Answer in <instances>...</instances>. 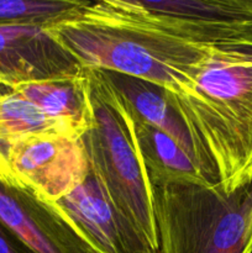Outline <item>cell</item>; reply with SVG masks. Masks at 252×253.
Returning a JSON list of instances; mask_svg holds the SVG:
<instances>
[{"label":"cell","mask_w":252,"mask_h":253,"mask_svg":"<svg viewBox=\"0 0 252 253\" xmlns=\"http://www.w3.org/2000/svg\"><path fill=\"white\" fill-rule=\"evenodd\" d=\"M157 253H252V190L217 184L150 185Z\"/></svg>","instance_id":"cell-4"},{"label":"cell","mask_w":252,"mask_h":253,"mask_svg":"<svg viewBox=\"0 0 252 253\" xmlns=\"http://www.w3.org/2000/svg\"><path fill=\"white\" fill-rule=\"evenodd\" d=\"M83 242L100 253H157L109 199L95 175L88 174L54 203Z\"/></svg>","instance_id":"cell-6"},{"label":"cell","mask_w":252,"mask_h":253,"mask_svg":"<svg viewBox=\"0 0 252 253\" xmlns=\"http://www.w3.org/2000/svg\"><path fill=\"white\" fill-rule=\"evenodd\" d=\"M166 93L203 177L227 194L251 183L252 74L236 39L211 47L190 90Z\"/></svg>","instance_id":"cell-2"},{"label":"cell","mask_w":252,"mask_h":253,"mask_svg":"<svg viewBox=\"0 0 252 253\" xmlns=\"http://www.w3.org/2000/svg\"><path fill=\"white\" fill-rule=\"evenodd\" d=\"M47 31L83 68L127 74L172 94L190 90L211 47L232 39L142 0L83 1Z\"/></svg>","instance_id":"cell-1"},{"label":"cell","mask_w":252,"mask_h":253,"mask_svg":"<svg viewBox=\"0 0 252 253\" xmlns=\"http://www.w3.org/2000/svg\"><path fill=\"white\" fill-rule=\"evenodd\" d=\"M82 2L83 0H0V25L49 26L71 15Z\"/></svg>","instance_id":"cell-14"},{"label":"cell","mask_w":252,"mask_h":253,"mask_svg":"<svg viewBox=\"0 0 252 253\" xmlns=\"http://www.w3.org/2000/svg\"><path fill=\"white\" fill-rule=\"evenodd\" d=\"M0 221L35 253H85L54 204L0 179Z\"/></svg>","instance_id":"cell-8"},{"label":"cell","mask_w":252,"mask_h":253,"mask_svg":"<svg viewBox=\"0 0 252 253\" xmlns=\"http://www.w3.org/2000/svg\"><path fill=\"white\" fill-rule=\"evenodd\" d=\"M7 90H10V89H7V88H5V86L0 85V94L5 93V91H7Z\"/></svg>","instance_id":"cell-19"},{"label":"cell","mask_w":252,"mask_h":253,"mask_svg":"<svg viewBox=\"0 0 252 253\" xmlns=\"http://www.w3.org/2000/svg\"><path fill=\"white\" fill-rule=\"evenodd\" d=\"M147 9L180 17L231 37L252 31V0H142Z\"/></svg>","instance_id":"cell-12"},{"label":"cell","mask_w":252,"mask_h":253,"mask_svg":"<svg viewBox=\"0 0 252 253\" xmlns=\"http://www.w3.org/2000/svg\"><path fill=\"white\" fill-rule=\"evenodd\" d=\"M236 43L246 61L247 67L252 74V31L241 35L236 39Z\"/></svg>","instance_id":"cell-16"},{"label":"cell","mask_w":252,"mask_h":253,"mask_svg":"<svg viewBox=\"0 0 252 253\" xmlns=\"http://www.w3.org/2000/svg\"><path fill=\"white\" fill-rule=\"evenodd\" d=\"M250 184H251V190H252V182H251V183H250Z\"/></svg>","instance_id":"cell-20"},{"label":"cell","mask_w":252,"mask_h":253,"mask_svg":"<svg viewBox=\"0 0 252 253\" xmlns=\"http://www.w3.org/2000/svg\"><path fill=\"white\" fill-rule=\"evenodd\" d=\"M31 135H61L81 138L76 128L46 115L34 103L7 90L0 94V143Z\"/></svg>","instance_id":"cell-13"},{"label":"cell","mask_w":252,"mask_h":253,"mask_svg":"<svg viewBox=\"0 0 252 253\" xmlns=\"http://www.w3.org/2000/svg\"><path fill=\"white\" fill-rule=\"evenodd\" d=\"M2 182L54 204L73 190L89 172L81 138L31 135L0 143Z\"/></svg>","instance_id":"cell-5"},{"label":"cell","mask_w":252,"mask_h":253,"mask_svg":"<svg viewBox=\"0 0 252 253\" xmlns=\"http://www.w3.org/2000/svg\"><path fill=\"white\" fill-rule=\"evenodd\" d=\"M100 71L111 86L125 99L136 118L167 133L195 161L189 136L180 119L168 103L166 89L127 74Z\"/></svg>","instance_id":"cell-10"},{"label":"cell","mask_w":252,"mask_h":253,"mask_svg":"<svg viewBox=\"0 0 252 253\" xmlns=\"http://www.w3.org/2000/svg\"><path fill=\"white\" fill-rule=\"evenodd\" d=\"M11 90L34 103L46 115L69 124L81 137L90 125L86 69L81 76L21 84Z\"/></svg>","instance_id":"cell-11"},{"label":"cell","mask_w":252,"mask_h":253,"mask_svg":"<svg viewBox=\"0 0 252 253\" xmlns=\"http://www.w3.org/2000/svg\"><path fill=\"white\" fill-rule=\"evenodd\" d=\"M85 69L91 118L81 141L89 169L116 209L157 252L152 193L136 145L133 113L100 69Z\"/></svg>","instance_id":"cell-3"},{"label":"cell","mask_w":252,"mask_h":253,"mask_svg":"<svg viewBox=\"0 0 252 253\" xmlns=\"http://www.w3.org/2000/svg\"><path fill=\"white\" fill-rule=\"evenodd\" d=\"M85 68L37 24L0 25V85L81 76Z\"/></svg>","instance_id":"cell-7"},{"label":"cell","mask_w":252,"mask_h":253,"mask_svg":"<svg viewBox=\"0 0 252 253\" xmlns=\"http://www.w3.org/2000/svg\"><path fill=\"white\" fill-rule=\"evenodd\" d=\"M83 245H84V246H83V249H84V252H85V253H100V252H98V251H96V250H94L93 247H90V246H89V245H86L85 242H83Z\"/></svg>","instance_id":"cell-18"},{"label":"cell","mask_w":252,"mask_h":253,"mask_svg":"<svg viewBox=\"0 0 252 253\" xmlns=\"http://www.w3.org/2000/svg\"><path fill=\"white\" fill-rule=\"evenodd\" d=\"M0 253H35L0 221Z\"/></svg>","instance_id":"cell-15"},{"label":"cell","mask_w":252,"mask_h":253,"mask_svg":"<svg viewBox=\"0 0 252 253\" xmlns=\"http://www.w3.org/2000/svg\"><path fill=\"white\" fill-rule=\"evenodd\" d=\"M133 130L138 155L150 185L211 184L203 177L195 161L172 137L141 121L135 114Z\"/></svg>","instance_id":"cell-9"},{"label":"cell","mask_w":252,"mask_h":253,"mask_svg":"<svg viewBox=\"0 0 252 253\" xmlns=\"http://www.w3.org/2000/svg\"><path fill=\"white\" fill-rule=\"evenodd\" d=\"M5 177V161L4 155H2L1 150H0V179H4Z\"/></svg>","instance_id":"cell-17"}]
</instances>
